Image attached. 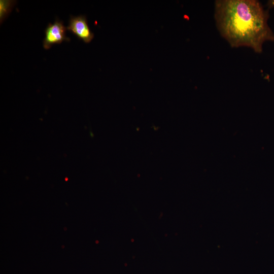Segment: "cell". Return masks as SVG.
<instances>
[{"label":"cell","mask_w":274,"mask_h":274,"mask_svg":"<svg viewBox=\"0 0 274 274\" xmlns=\"http://www.w3.org/2000/svg\"><path fill=\"white\" fill-rule=\"evenodd\" d=\"M267 6L269 8H274V0H270L267 2Z\"/></svg>","instance_id":"5"},{"label":"cell","mask_w":274,"mask_h":274,"mask_svg":"<svg viewBox=\"0 0 274 274\" xmlns=\"http://www.w3.org/2000/svg\"><path fill=\"white\" fill-rule=\"evenodd\" d=\"M16 3V1L10 0L0 1V21L2 23L12 11Z\"/></svg>","instance_id":"4"},{"label":"cell","mask_w":274,"mask_h":274,"mask_svg":"<svg viewBox=\"0 0 274 274\" xmlns=\"http://www.w3.org/2000/svg\"><path fill=\"white\" fill-rule=\"evenodd\" d=\"M66 30L63 22L58 19L54 23H49L44 31L43 48L48 50L54 44H60L63 41H70V39L66 36Z\"/></svg>","instance_id":"2"},{"label":"cell","mask_w":274,"mask_h":274,"mask_svg":"<svg viewBox=\"0 0 274 274\" xmlns=\"http://www.w3.org/2000/svg\"><path fill=\"white\" fill-rule=\"evenodd\" d=\"M66 28L85 43H89L94 38V33L90 29L84 15L71 16Z\"/></svg>","instance_id":"3"},{"label":"cell","mask_w":274,"mask_h":274,"mask_svg":"<svg viewBox=\"0 0 274 274\" xmlns=\"http://www.w3.org/2000/svg\"><path fill=\"white\" fill-rule=\"evenodd\" d=\"M214 18L220 35L232 47H249L260 53L264 43L274 41L268 11L258 1H216Z\"/></svg>","instance_id":"1"}]
</instances>
